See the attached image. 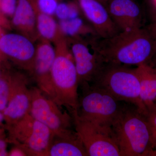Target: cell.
<instances>
[{
  "instance_id": "cell-1",
  "label": "cell",
  "mask_w": 156,
  "mask_h": 156,
  "mask_svg": "<svg viewBox=\"0 0 156 156\" xmlns=\"http://www.w3.org/2000/svg\"><path fill=\"white\" fill-rule=\"evenodd\" d=\"M90 43L92 50L107 64L136 66L149 64L156 54L151 32L142 27L120 31L108 38L96 37Z\"/></svg>"
},
{
  "instance_id": "cell-2",
  "label": "cell",
  "mask_w": 156,
  "mask_h": 156,
  "mask_svg": "<svg viewBox=\"0 0 156 156\" xmlns=\"http://www.w3.org/2000/svg\"><path fill=\"white\" fill-rule=\"evenodd\" d=\"M111 128L121 156H152L150 126L136 107L122 106Z\"/></svg>"
},
{
  "instance_id": "cell-3",
  "label": "cell",
  "mask_w": 156,
  "mask_h": 156,
  "mask_svg": "<svg viewBox=\"0 0 156 156\" xmlns=\"http://www.w3.org/2000/svg\"><path fill=\"white\" fill-rule=\"evenodd\" d=\"M56 56L52 70L53 100L73 115L78 112V76L73 58L66 40L62 37L56 42Z\"/></svg>"
},
{
  "instance_id": "cell-4",
  "label": "cell",
  "mask_w": 156,
  "mask_h": 156,
  "mask_svg": "<svg viewBox=\"0 0 156 156\" xmlns=\"http://www.w3.org/2000/svg\"><path fill=\"white\" fill-rule=\"evenodd\" d=\"M128 66L105 63L91 84L104 89L119 101L133 105L146 115L147 109L140 99L139 79L134 68Z\"/></svg>"
},
{
  "instance_id": "cell-5",
  "label": "cell",
  "mask_w": 156,
  "mask_h": 156,
  "mask_svg": "<svg viewBox=\"0 0 156 156\" xmlns=\"http://www.w3.org/2000/svg\"><path fill=\"white\" fill-rule=\"evenodd\" d=\"M5 129L8 142L19 148L26 156H47L55 135L53 131L30 113Z\"/></svg>"
},
{
  "instance_id": "cell-6",
  "label": "cell",
  "mask_w": 156,
  "mask_h": 156,
  "mask_svg": "<svg viewBox=\"0 0 156 156\" xmlns=\"http://www.w3.org/2000/svg\"><path fill=\"white\" fill-rule=\"evenodd\" d=\"M83 87L79 98L78 115L84 119L111 128L122 106L119 101L104 89L93 84Z\"/></svg>"
},
{
  "instance_id": "cell-7",
  "label": "cell",
  "mask_w": 156,
  "mask_h": 156,
  "mask_svg": "<svg viewBox=\"0 0 156 156\" xmlns=\"http://www.w3.org/2000/svg\"><path fill=\"white\" fill-rule=\"evenodd\" d=\"M30 92V113L34 119L48 126L56 137L69 136L75 132L71 129L73 123L69 113L62 111V107L38 87L31 88Z\"/></svg>"
},
{
  "instance_id": "cell-8",
  "label": "cell",
  "mask_w": 156,
  "mask_h": 156,
  "mask_svg": "<svg viewBox=\"0 0 156 156\" xmlns=\"http://www.w3.org/2000/svg\"><path fill=\"white\" fill-rule=\"evenodd\" d=\"M72 116L76 133L88 156H121L111 128L84 119L77 113Z\"/></svg>"
},
{
  "instance_id": "cell-9",
  "label": "cell",
  "mask_w": 156,
  "mask_h": 156,
  "mask_svg": "<svg viewBox=\"0 0 156 156\" xmlns=\"http://www.w3.org/2000/svg\"><path fill=\"white\" fill-rule=\"evenodd\" d=\"M70 42V50L76 69L79 85L92 84L105 63L93 50L91 53L87 43L79 37H71Z\"/></svg>"
},
{
  "instance_id": "cell-10",
  "label": "cell",
  "mask_w": 156,
  "mask_h": 156,
  "mask_svg": "<svg viewBox=\"0 0 156 156\" xmlns=\"http://www.w3.org/2000/svg\"><path fill=\"white\" fill-rule=\"evenodd\" d=\"M0 49L23 69L32 73L36 48L30 38L23 34H7L0 39Z\"/></svg>"
},
{
  "instance_id": "cell-11",
  "label": "cell",
  "mask_w": 156,
  "mask_h": 156,
  "mask_svg": "<svg viewBox=\"0 0 156 156\" xmlns=\"http://www.w3.org/2000/svg\"><path fill=\"white\" fill-rule=\"evenodd\" d=\"M30 89L24 78L11 80L9 101L3 112L5 128L14 125L29 113L31 106Z\"/></svg>"
},
{
  "instance_id": "cell-12",
  "label": "cell",
  "mask_w": 156,
  "mask_h": 156,
  "mask_svg": "<svg viewBox=\"0 0 156 156\" xmlns=\"http://www.w3.org/2000/svg\"><path fill=\"white\" fill-rule=\"evenodd\" d=\"M56 56V49L49 41L44 40L37 47L32 72L38 88L52 99L53 92L51 70Z\"/></svg>"
},
{
  "instance_id": "cell-13",
  "label": "cell",
  "mask_w": 156,
  "mask_h": 156,
  "mask_svg": "<svg viewBox=\"0 0 156 156\" xmlns=\"http://www.w3.org/2000/svg\"><path fill=\"white\" fill-rule=\"evenodd\" d=\"M77 1L84 15L92 25L96 37L100 38H108L121 31L103 4L97 0Z\"/></svg>"
},
{
  "instance_id": "cell-14",
  "label": "cell",
  "mask_w": 156,
  "mask_h": 156,
  "mask_svg": "<svg viewBox=\"0 0 156 156\" xmlns=\"http://www.w3.org/2000/svg\"><path fill=\"white\" fill-rule=\"evenodd\" d=\"M105 7L121 31L142 27V11L134 0H108Z\"/></svg>"
},
{
  "instance_id": "cell-15",
  "label": "cell",
  "mask_w": 156,
  "mask_h": 156,
  "mask_svg": "<svg viewBox=\"0 0 156 156\" xmlns=\"http://www.w3.org/2000/svg\"><path fill=\"white\" fill-rule=\"evenodd\" d=\"M38 11L34 0H17L13 23L25 35L31 39L35 36Z\"/></svg>"
},
{
  "instance_id": "cell-16",
  "label": "cell",
  "mask_w": 156,
  "mask_h": 156,
  "mask_svg": "<svg viewBox=\"0 0 156 156\" xmlns=\"http://www.w3.org/2000/svg\"><path fill=\"white\" fill-rule=\"evenodd\" d=\"M140 83V97L147 109L156 101V67L144 64L134 68Z\"/></svg>"
},
{
  "instance_id": "cell-17",
  "label": "cell",
  "mask_w": 156,
  "mask_h": 156,
  "mask_svg": "<svg viewBox=\"0 0 156 156\" xmlns=\"http://www.w3.org/2000/svg\"><path fill=\"white\" fill-rule=\"evenodd\" d=\"M47 156H88V154L75 131L68 136H55Z\"/></svg>"
},
{
  "instance_id": "cell-18",
  "label": "cell",
  "mask_w": 156,
  "mask_h": 156,
  "mask_svg": "<svg viewBox=\"0 0 156 156\" xmlns=\"http://www.w3.org/2000/svg\"><path fill=\"white\" fill-rule=\"evenodd\" d=\"M36 29L39 35L48 41L56 42L64 36L52 16L40 12L37 14Z\"/></svg>"
},
{
  "instance_id": "cell-19",
  "label": "cell",
  "mask_w": 156,
  "mask_h": 156,
  "mask_svg": "<svg viewBox=\"0 0 156 156\" xmlns=\"http://www.w3.org/2000/svg\"><path fill=\"white\" fill-rule=\"evenodd\" d=\"M83 22L80 18L76 17L60 20L59 23V30L63 36H69L71 37L77 36V34L82 27Z\"/></svg>"
},
{
  "instance_id": "cell-20",
  "label": "cell",
  "mask_w": 156,
  "mask_h": 156,
  "mask_svg": "<svg viewBox=\"0 0 156 156\" xmlns=\"http://www.w3.org/2000/svg\"><path fill=\"white\" fill-rule=\"evenodd\" d=\"M55 14L60 21L77 17V11L73 5L66 3H59Z\"/></svg>"
},
{
  "instance_id": "cell-21",
  "label": "cell",
  "mask_w": 156,
  "mask_h": 156,
  "mask_svg": "<svg viewBox=\"0 0 156 156\" xmlns=\"http://www.w3.org/2000/svg\"><path fill=\"white\" fill-rule=\"evenodd\" d=\"M38 12L48 15L55 14L58 0H34Z\"/></svg>"
},
{
  "instance_id": "cell-22",
  "label": "cell",
  "mask_w": 156,
  "mask_h": 156,
  "mask_svg": "<svg viewBox=\"0 0 156 156\" xmlns=\"http://www.w3.org/2000/svg\"><path fill=\"white\" fill-rule=\"evenodd\" d=\"M149 123L152 134L153 142V152L152 156H156V105L147 108V113L146 115Z\"/></svg>"
},
{
  "instance_id": "cell-23",
  "label": "cell",
  "mask_w": 156,
  "mask_h": 156,
  "mask_svg": "<svg viewBox=\"0 0 156 156\" xmlns=\"http://www.w3.org/2000/svg\"><path fill=\"white\" fill-rule=\"evenodd\" d=\"M17 4V0H0V9L7 15H14Z\"/></svg>"
},
{
  "instance_id": "cell-24",
  "label": "cell",
  "mask_w": 156,
  "mask_h": 156,
  "mask_svg": "<svg viewBox=\"0 0 156 156\" xmlns=\"http://www.w3.org/2000/svg\"><path fill=\"white\" fill-rule=\"evenodd\" d=\"M11 84V80H7L0 75V96L9 98Z\"/></svg>"
},
{
  "instance_id": "cell-25",
  "label": "cell",
  "mask_w": 156,
  "mask_h": 156,
  "mask_svg": "<svg viewBox=\"0 0 156 156\" xmlns=\"http://www.w3.org/2000/svg\"><path fill=\"white\" fill-rule=\"evenodd\" d=\"M8 139L5 137V133L0 134V156H8L7 151Z\"/></svg>"
},
{
  "instance_id": "cell-26",
  "label": "cell",
  "mask_w": 156,
  "mask_h": 156,
  "mask_svg": "<svg viewBox=\"0 0 156 156\" xmlns=\"http://www.w3.org/2000/svg\"><path fill=\"white\" fill-rule=\"evenodd\" d=\"M8 156H26V155L20 149L15 147L9 153Z\"/></svg>"
},
{
  "instance_id": "cell-27",
  "label": "cell",
  "mask_w": 156,
  "mask_h": 156,
  "mask_svg": "<svg viewBox=\"0 0 156 156\" xmlns=\"http://www.w3.org/2000/svg\"><path fill=\"white\" fill-rule=\"evenodd\" d=\"M5 129L4 114L0 112V134L4 133V130Z\"/></svg>"
},
{
  "instance_id": "cell-28",
  "label": "cell",
  "mask_w": 156,
  "mask_h": 156,
  "mask_svg": "<svg viewBox=\"0 0 156 156\" xmlns=\"http://www.w3.org/2000/svg\"><path fill=\"white\" fill-rule=\"evenodd\" d=\"M152 34L153 35L155 41L156 47V28L154 27L151 30Z\"/></svg>"
},
{
  "instance_id": "cell-29",
  "label": "cell",
  "mask_w": 156,
  "mask_h": 156,
  "mask_svg": "<svg viewBox=\"0 0 156 156\" xmlns=\"http://www.w3.org/2000/svg\"><path fill=\"white\" fill-rule=\"evenodd\" d=\"M97 1H99V2H100L101 3H102V4H103L105 6L108 0H97Z\"/></svg>"
},
{
  "instance_id": "cell-30",
  "label": "cell",
  "mask_w": 156,
  "mask_h": 156,
  "mask_svg": "<svg viewBox=\"0 0 156 156\" xmlns=\"http://www.w3.org/2000/svg\"><path fill=\"white\" fill-rule=\"evenodd\" d=\"M154 2L155 3V4L156 5V0H154Z\"/></svg>"
},
{
  "instance_id": "cell-31",
  "label": "cell",
  "mask_w": 156,
  "mask_h": 156,
  "mask_svg": "<svg viewBox=\"0 0 156 156\" xmlns=\"http://www.w3.org/2000/svg\"><path fill=\"white\" fill-rule=\"evenodd\" d=\"M155 105H156V101L155 103Z\"/></svg>"
},
{
  "instance_id": "cell-32",
  "label": "cell",
  "mask_w": 156,
  "mask_h": 156,
  "mask_svg": "<svg viewBox=\"0 0 156 156\" xmlns=\"http://www.w3.org/2000/svg\"><path fill=\"white\" fill-rule=\"evenodd\" d=\"M0 75H1V72H0Z\"/></svg>"
}]
</instances>
